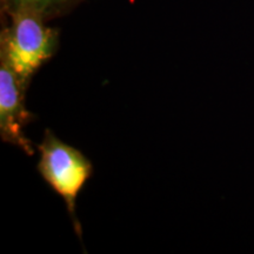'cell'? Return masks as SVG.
I'll return each mask as SVG.
<instances>
[{
  "label": "cell",
  "instance_id": "4",
  "mask_svg": "<svg viewBox=\"0 0 254 254\" xmlns=\"http://www.w3.org/2000/svg\"><path fill=\"white\" fill-rule=\"evenodd\" d=\"M85 0H0L1 14L15 11L33 12L49 21L71 13Z\"/></svg>",
  "mask_w": 254,
  "mask_h": 254
},
{
  "label": "cell",
  "instance_id": "2",
  "mask_svg": "<svg viewBox=\"0 0 254 254\" xmlns=\"http://www.w3.org/2000/svg\"><path fill=\"white\" fill-rule=\"evenodd\" d=\"M38 151L40 155L37 165L38 172L65 201L73 228L81 240L82 228L75 214V204L79 193L93 173L92 163L82 152L60 140L51 129L44 133Z\"/></svg>",
  "mask_w": 254,
  "mask_h": 254
},
{
  "label": "cell",
  "instance_id": "3",
  "mask_svg": "<svg viewBox=\"0 0 254 254\" xmlns=\"http://www.w3.org/2000/svg\"><path fill=\"white\" fill-rule=\"evenodd\" d=\"M27 88L11 66L0 60V138L33 155V144L25 134V127L34 119L25 106Z\"/></svg>",
  "mask_w": 254,
  "mask_h": 254
},
{
  "label": "cell",
  "instance_id": "1",
  "mask_svg": "<svg viewBox=\"0 0 254 254\" xmlns=\"http://www.w3.org/2000/svg\"><path fill=\"white\" fill-rule=\"evenodd\" d=\"M0 60L17 73L26 87L36 73L56 56L59 49V30L30 11L1 14Z\"/></svg>",
  "mask_w": 254,
  "mask_h": 254
}]
</instances>
